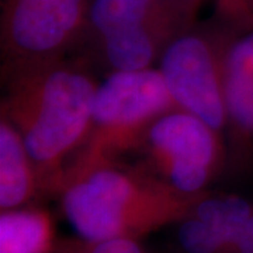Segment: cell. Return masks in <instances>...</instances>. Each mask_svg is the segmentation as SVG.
<instances>
[{"instance_id": "obj_11", "label": "cell", "mask_w": 253, "mask_h": 253, "mask_svg": "<svg viewBox=\"0 0 253 253\" xmlns=\"http://www.w3.org/2000/svg\"><path fill=\"white\" fill-rule=\"evenodd\" d=\"M193 214L217 232L224 245V253H235L239 236L253 214V208L246 200L236 196L212 199L207 194Z\"/></svg>"}, {"instance_id": "obj_10", "label": "cell", "mask_w": 253, "mask_h": 253, "mask_svg": "<svg viewBox=\"0 0 253 253\" xmlns=\"http://www.w3.org/2000/svg\"><path fill=\"white\" fill-rule=\"evenodd\" d=\"M54 236L45 210H7L0 217V253H49Z\"/></svg>"}, {"instance_id": "obj_3", "label": "cell", "mask_w": 253, "mask_h": 253, "mask_svg": "<svg viewBox=\"0 0 253 253\" xmlns=\"http://www.w3.org/2000/svg\"><path fill=\"white\" fill-rule=\"evenodd\" d=\"M180 110L159 71L116 72L97 87L84 144L52 186L62 193L91 173L113 168L120 156L145 144L159 118Z\"/></svg>"}, {"instance_id": "obj_8", "label": "cell", "mask_w": 253, "mask_h": 253, "mask_svg": "<svg viewBox=\"0 0 253 253\" xmlns=\"http://www.w3.org/2000/svg\"><path fill=\"white\" fill-rule=\"evenodd\" d=\"M41 183L26 144L7 117L0 120V207L14 210L27 203Z\"/></svg>"}, {"instance_id": "obj_1", "label": "cell", "mask_w": 253, "mask_h": 253, "mask_svg": "<svg viewBox=\"0 0 253 253\" xmlns=\"http://www.w3.org/2000/svg\"><path fill=\"white\" fill-rule=\"evenodd\" d=\"M97 87L84 71L54 61L18 66L10 82L1 114L49 190L86 141Z\"/></svg>"}, {"instance_id": "obj_4", "label": "cell", "mask_w": 253, "mask_h": 253, "mask_svg": "<svg viewBox=\"0 0 253 253\" xmlns=\"http://www.w3.org/2000/svg\"><path fill=\"white\" fill-rule=\"evenodd\" d=\"M232 40L224 30L190 28L161 56L159 72L176 106L217 131L228 123L225 58Z\"/></svg>"}, {"instance_id": "obj_12", "label": "cell", "mask_w": 253, "mask_h": 253, "mask_svg": "<svg viewBox=\"0 0 253 253\" xmlns=\"http://www.w3.org/2000/svg\"><path fill=\"white\" fill-rule=\"evenodd\" d=\"M179 238L189 253H224V245L217 232L194 214L183 221Z\"/></svg>"}, {"instance_id": "obj_15", "label": "cell", "mask_w": 253, "mask_h": 253, "mask_svg": "<svg viewBox=\"0 0 253 253\" xmlns=\"http://www.w3.org/2000/svg\"><path fill=\"white\" fill-rule=\"evenodd\" d=\"M191 1H194V3H199L200 4V1H201V0H191Z\"/></svg>"}, {"instance_id": "obj_5", "label": "cell", "mask_w": 253, "mask_h": 253, "mask_svg": "<svg viewBox=\"0 0 253 253\" xmlns=\"http://www.w3.org/2000/svg\"><path fill=\"white\" fill-rule=\"evenodd\" d=\"M144 146L163 180L184 193H203L224 162L219 131L183 110L159 118Z\"/></svg>"}, {"instance_id": "obj_7", "label": "cell", "mask_w": 253, "mask_h": 253, "mask_svg": "<svg viewBox=\"0 0 253 253\" xmlns=\"http://www.w3.org/2000/svg\"><path fill=\"white\" fill-rule=\"evenodd\" d=\"M197 9L191 0H91L89 27L99 38L135 28L179 37L191 28Z\"/></svg>"}, {"instance_id": "obj_13", "label": "cell", "mask_w": 253, "mask_h": 253, "mask_svg": "<svg viewBox=\"0 0 253 253\" xmlns=\"http://www.w3.org/2000/svg\"><path fill=\"white\" fill-rule=\"evenodd\" d=\"M217 14L229 26L253 30V0H217Z\"/></svg>"}, {"instance_id": "obj_9", "label": "cell", "mask_w": 253, "mask_h": 253, "mask_svg": "<svg viewBox=\"0 0 253 253\" xmlns=\"http://www.w3.org/2000/svg\"><path fill=\"white\" fill-rule=\"evenodd\" d=\"M174 38L168 33L135 28L117 31L100 38L103 51L116 72H139L151 69V63L163 54Z\"/></svg>"}, {"instance_id": "obj_2", "label": "cell", "mask_w": 253, "mask_h": 253, "mask_svg": "<svg viewBox=\"0 0 253 253\" xmlns=\"http://www.w3.org/2000/svg\"><path fill=\"white\" fill-rule=\"evenodd\" d=\"M65 215L89 242L134 239L184 221L207 196L184 193L163 179L118 170L91 173L62 193Z\"/></svg>"}, {"instance_id": "obj_6", "label": "cell", "mask_w": 253, "mask_h": 253, "mask_svg": "<svg viewBox=\"0 0 253 253\" xmlns=\"http://www.w3.org/2000/svg\"><path fill=\"white\" fill-rule=\"evenodd\" d=\"M89 0H4L1 46L18 66L55 61L83 28Z\"/></svg>"}, {"instance_id": "obj_16", "label": "cell", "mask_w": 253, "mask_h": 253, "mask_svg": "<svg viewBox=\"0 0 253 253\" xmlns=\"http://www.w3.org/2000/svg\"><path fill=\"white\" fill-rule=\"evenodd\" d=\"M83 253H86V252H83Z\"/></svg>"}, {"instance_id": "obj_14", "label": "cell", "mask_w": 253, "mask_h": 253, "mask_svg": "<svg viewBox=\"0 0 253 253\" xmlns=\"http://www.w3.org/2000/svg\"><path fill=\"white\" fill-rule=\"evenodd\" d=\"M235 253H253V214L245 224L244 231L236 245Z\"/></svg>"}]
</instances>
